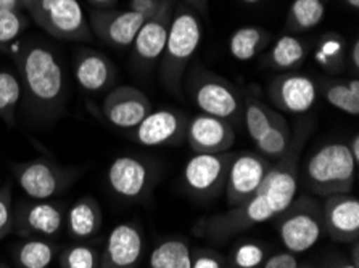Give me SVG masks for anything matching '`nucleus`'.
<instances>
[{
    "mask_svg": "<svg viewBox=\"0 0 359 268\" xmlns=\"http://www.w3.org/2000/svg\"><path fill=\"white\" fill-rule=\"evenodd\" d=\"M313 129L311 121L298 124L287 153L273 164L258 190L243 204L232 207L226 214L206 218L200 225L201 232L211 238L227 239L280 216L297 198L298 167Z\"/></svg>",
    "mask_w": 359,
    "mask_h": 268,
    "instance_id": "nucleus-1",
    "label": "nucleus"
},
{
    "mask_svg": "<svg viewBox=\"0 0 359 268\" xmlns=\"http://www.w3.org/2000/svg\"><path fill=\"white\" fill-rule=\"evenodd\" d=\"M21 95L26 106L41 119H55L67 101V79L58 55L46 43L31 41L16 53Z\"/></svg>",
    "mask_w": 359,
    "mask_h": 268,
    "instance_id": "nucleus-2",
    "label": "nucleus"
},
{
    "mask_svg": "<svg viewBox=\"0 0 359 268\" xmlns=\"http://www.w3.org/2000/svg\"><path fill=\"white\" fill-rule=\"evenodd\" d=\"M201 41L200 18L186 5H174L170 34L160 58V79L168 94H182V80Z\"/></svg>",
    "mask_w": 359,
    "mask_h": 268,
    "instance_id": "nucleus-3",
    "label": "nucleus"
},
{
    "mask_svg": "<svg viewBox=\"0 0 359 268\" xmlns=\"http://www.w3.org/2000/svg\"><path fill=\"white\" fill-rule=\"evenodd\" d=\"M358 164L348 145L327 143L320 146L304 164L303 180L308 190L320 198L351 193L356 180Z\"/></svg>",
    "mask_w": 359,
    "mask_h": 268,
    "instance_id": "nucleus-4",
    "label": "nucleus"
},
{
    "mask_svg": "<svg viewBox=\"0 0 359 268\" xmlns=\"http://www.w3.org/2000/svg\"><path fill=\"white\" fill-rule=\"evenodd\" d=\"M186 87L190 100L201 113L238 122L243 113V94L222 76L197 64L189 71Z\"/></svg>",
    "mask_w": 359,
    "mask_h": 268,
    "instance_id": "nucleus-5",
    "label": "nucleus"
},
{
    "mask_svg": "<svg viewBox=\"0 0 359 268\" xmlns=\"http://www.w3.org/2000/svg\"><path fill=\"white\" fill-rule=\"evenodd\" d=\"M29 18L47 34L68 42H90L92 31L78 0H26Z\"/></svg>",
    "mask_w": 359,
    "mask_h": 268,
    "instance_id": "nucleus-6",
    "label": "nucleus"
},
{
    "mask_svg": "<svg viewBox=\"0 0 359 268\" xmlns=\"http://www.w3.org/2000/svg\"><path fill=\"white\" fill-rule=\"evenodd\" d=\"M280 216V241L292 254L306 253L319 241L323 234V211L316 202L295 198Z\"/></svg>",
    "mask_w": 359,
    "mask_h": 268,
    "instance_id": "nucleus-7",
    "label": "nucleus"
},
{
    "mask_svg": "<svg viewBox=\"0 0 359 268\" xmlns=\"http://www.w3.org/2000/svg\"><path fill=\"white\" fill-rule=\"evenodd\" d=\"M12 171L21 190L37 201H46L60 195L78 177V171L65 169L46 157L15 164Z\"/></svg>",
    "mask_w": 359,
    "mask_h": 268,
    "instance_id": "nucleus-8",
    "label": "nucleus"
},
{
    "mask_svg": "<svg viewBox=\"0 0 359 268\" xmlns=\"http://www.w3.org/2000/svg\"><path fill=\"white\" fill-rule=\"evenodd\" d=\"M273 164L259 153L243 151L233 155L224 185L229 209L243 204L258 190Z\"/></svg>",
    "mask_w": 359,
    "mask_h": 268,
    "instance_id": "nucleus-9",
    "label": "nucleus"
},
{
    "mask_svg": "<svg viewBox=\"0 0 359 268\" xmlns=\"http://www.w3.org/2000/svg\"><path fill=\"white\" fill-rule=\"evenodd\" d=\"M174 0H166L158 13L144 21L133 42L134 66L139 71L151 69L160 62L165 50L174 12Z\"/></svg>",
    "mask_w": 359,
    "mask_h": 268,
    "instance_id": "nucleus-10",
    "label": "nucleus"
},
{
    "mask_svg": "<svg viewBox=\"0 0 359 268\" xmlns=\"http://www.w3.org/2000/svg\"><path fill=\"white\" fill-rule=\"evenodd\" d=\"M236 153L194 155L184 169L186 187L200 198H215L224 190L227 171Z\"/></svg>",
    "mask_w": 359,
    "mask_h": 268,
    "instance_id": "nucleus-11",
    "label": "nucleus"
},
{
    "mask_svg": "<svg viewBox=\"0 0 359 268\" xmlns=\"http://www.w3.org/2000/svg\"><path fill=\"white\" fill-rule=\"evenodd\" d=\"M316 80L298 73H280L268 84V97L284 113H308L318 100Z\"/></svg>",
    "mask_w": 359,
    "mask_h": 268,
    "instance_id": "nucleus-12",
    "label": "nucleus"
},
{
    "mask_svg": "<svg viewBox=\"0 0 359 268\" xmlns=\"http://www.w3.org/2000/svg\"><path fill=\"white\" fill-rule=\"evenodd\" d=\"M151 111V103L142 90L133 85H116L102 101V113L108 122L121 130H133Z\"/></svg>",
    "mask_w": 359,
    "mask_h": 268,
    "instance_id": "nucleus-13",
    "label": "nucleus"
},
{
    "mask_svg": "<svg viewBox=\"0 0 359 268\" xmlns=\"http://www.w3.org/2000/svg\"><path fill=\"white\" fill-rule=\"evenodd\" d=\"M189 118L176 109H156L130 130V136L142 146L176 145L186 139Z\"/></svg>",
    "mask_w": 359,
    "mask_h": 268,
    "instance_id": "nucleus-14",
    "label": "nucleus"
},
{
    "mask_svg": "<svg viewBox=\"0 0 359 268\" xmlns=\"http://www.w3.org/2000/svg\"><path fill=\"white\" fill-rule=\"evenodd\" d=\"M142 15L130 10H92L89 27L92 34L113 48H126L133 45L140 26L144 24Z\"/></svg>",
    "mask_w": 359,
    "mask_h": 268,
    "instance_id": "nucleus-15",
    "label": "nucleus"
},
{
    "mask_svg": "<svg viewBox=\"0 0 359 268\" xmlns=\"http://www.w3.org/2000/svg\"><path fill=\"white\" fill-rule=\"evenodd\" d=\"M186 140L195 155H217L232 150L236 132L231 122L201 113L189 119Z\"/></svg>",
    "mask_w": 359,
    "mask_h": 268,
    "instance_id": "nucleus-16",
    "label": "nucleus"
},
{
    "mask_svg": "<svg viewBox=\"0 0 359 268\" xmlns=\"http://www.w3.org/2000/svg\"><path fill=\"white\" fill-rule=\"evenodd\" d=\"M154 167L135 156H119L108 167L107 180L118 196L140 199L149 193L154 183Z\"/></svg>",
    "mask_w": 359,
    "mask_h": 268,
    "instance_id": "nucleus-17",
    "label": "nucleus"
},
{
    "mask_svg": "<svg viewBox=\"0 0 359 268\" xmlns=\"http://www.w3.org/2000/svg\"><path fill=\"white\" fill-rule=\"evenodd\" d=\"M74 78L81 89L89 94L110 92L116 87L118 68L110 57L94 48H81L73 59Z\"/></svg>",
    "mask_w": 359,
    "mask_h": 268,
    "instance_id": "nucleus-18",
    "label": "nucleus"
},
{
    "mask_svg": "<svg viewBox=\"0 0 359 268\" xmlns=\"http://www.w3.org/2000/svg\"><path fill=\"white\" fill-rule=\"evenodd\" d=\"M323 225L332 239L355 243L359 238V199L350 193L324 198Z\"/></svg>",
    "mask_w": 359,
    "mask_h": 268,
    "instance_id": "nucleus-19",
    "label": "nucleus"
},
{
    "mask_svg": "<svg viewBox=\"0 0 359 268\" xmlns=\"http://www.w3.org/2000/svg\"><path fill=\"white\" fill-rule=\"evenodd\" d=\"M144 254V237L133 223H119L108 234L99 268H137Z\"/></svg>",
    "mask_w": 359,
    "mask_h": 268,
    "instance_id": "nucleus-20",
    "label": "nucleus"
},
{
    "mask_svg": "<svg viewBox=\"0 0 359 268\" xmlns=\"http://www.w3.org/2000/svg\"><path fill=\"white\" fill-rule=\"evenodd\" d=\"M62 206L48 201H37L25 204L15 214L13 232L21 238L55 237L63 227Z\"/></svg>",
    "mask_w": 359,
    "mask_h": 268,
    "instance_id": "nucleus-21",
    "label": "nucleus"
},
{
    "mask_svg": "<svg viewBox=\"0 0 359 268\" xmlns=\"http://www.w3.org/2000/svg\"><path fill=\"white\" fill-rule=\"evenodd\" d=\"M308 55V43L298 36L285 34L277 39L273 45L268 47V52L263 55L264 68L290 73L302 66Z\"/></svg>",
    "mask_w": 359,
    "mask_h": 268,
    "instance_id": "nucleus-22",
    "label": "nucleus"
},
{
    "mask_svg": "<svg viewBox=\"0 0 359 268\" xmlns=\"http://www.w3.org/2000/svg\"><path fill=\"white\" fill-rule=\"evenodd\" d=\"M103 216L94 196H83L69 207L67 216L68 232L74 239H89L100 232Z\"/></svg>",
    "mask_w": 359,
    "mask_h": 268,
    "instance_id": "nucleus-23",
    "label": "nucleus"
},
{
    "mask_svg": "<svg viewBox=\"0 0 359 268\" xmlns=\"http://www.w3.org/2000/svg\"><path fill=\"white\" fill-rule=\"evenodd\" d=\"M318 94L323 95L332 106L340 109L350 116L359 114V80L319 78L316 80Z\"/></svg>",
    "mask_w": 359,
    "mask_h": 268,
    "instance_id": "nucleus-24",
    "label": "nucleus"
},
{
    "mask_svg": "<svg viewBox=\"0 0 359 268\" xmlns=\"http://www.w3.org/2000/svg\"><path fill=\"white\" fill-rule=\"evenodd\" d=\"M273 43V34L259 26L238 27L229 37V52L237 62H250Z\"/></svg>",
    "mask_w": 359,
    "mask_h": 268,
    "instance_id": "nucleus-25",
    "label": "nucleus"
},
{
    "mask_svg": "<svg viewBox=\"0 0 359 268\" xmlns=\"http://www.w3.org/2000/svg\"><path fill=\"white\" fill-rule=\"evenodd\" d=\"M242 118L245 119V127L250 139L257 141L271 125L279 121L282 114L264 103L259 97L250 94H243V113Z\"/></svg>",
    "mask_w": 359,
    "mask_h": 268,
    "instance_id": "nucleus-26",
    "label": "nucleus"
},
{
    "mask_svg": "<svg viewBox=\"0 0 359 268\" xmlns=\"http://www.w3.org/2000/svg\"><path fill=\"white\" fill-rule=\"evenodd\" d=\"M346 53L348 45L344 37L337 32H325L314 45L313 57L325 73L340 74L346 68Z\"/></svg>",
    "mask_w": 359,
    "mask_h": 268,
    "instance_id": "nucleus-27",
    "label": "nucleus"
},
{
    "mask_svg": "<svg viewBox=\"0 0 359 268\" xmlns=\"http://www.w3.org/2000/svg\"><path fill=\"white\" fill-rule=\"evenodd\" d=\"M324 0H293L287 13V29L293 34L311 31L325 18Z\"/></svg>",
    "mask_w": 359,
    "mask_h": 268,
    "instance_id": "nucleus-28",
    "label": "nucleus"
},
{
    "mask_svg": "<svg viewBox=\"0 0 359 268\" xmlns=\"http://www.w3.org/2000/svg\"><path fill=\"white\" fill-rule=\"evenodd\" d=\"M57 251V246L47 239L31 238L16 246L13 257L20 268H48L55 259Z\"/></svg>",
    "mask_w": 359,
    "mask_h": 268,
    "instance_id": "nucleus-29",
    "label": "nucleus"
},
{
    "mask_svg": "<svg viewBox=\"0 0 359 268\" xmlns=\"http://www.w3.org/2000/svg\"><path fill=\"white\" fill-rule=\"evenodd\" d=\"M293 130L282 116L279 121L274 122L266 132L259 136L257 141H253L258 153L271 162L279 161L285 155L288 146L292 143Z\"/></svg>",
    "mask_w": 359,
    "mask_h": 268,
    "instance_id": "nucleus-30",
    "label": "nucleus"
},
{
    "mask_svg": "<svg viewBox=\"0 0 359 268\" xmlns=\"http://www.w3.org/2000/svg\"><path fill=\"white\" fill-rule=\"evenodd\" d=\"M151 268H190L192 251L184 239L170 238L161 241L150 255Z\"/></svg>",
    "mask_w": 359,
    "mask_h": 268,
    "instance_id": "nucleus-31",
    "label": "nucleus"
},
{
    "mask_svg": "<svg viewBox=\"0 0 359 268\" xmlns=\"http://www.w3.org/2000/svg\"><path fill=\"white\" fill-rule=\"evenodd\" d=\"M21 98L20 78L7 69H0V119L7 125H13Z\"/></svg>",
    "mask_w": 359,
    "mask_h": 268,
    "instance_id": "nucleus-32",
    "label": "nucleus"
},
{
    "mask_svg": "<svg viewBox=\"0 0 359 268\" xmlns=\"http://www.w3.org/2000/svg\"><path fill=\"white\" fill-rule=\"evenodd\" d=\"M28 26L29 18L23 12L0 10V52L12 50Z\"/></svg>",
    "mask_w": 359,
    "mask_h": 268,
    "instance_id": "nucleus-33",
    "label": "nucleus"
},
{
    "mask_svg": "<svg viewBox=\"0 0 359 268\" xmlns=\"http://www.w3.org/2000/svg\"><path fill=\"white\" fill-rule=\"evenodd\" d=\"M100 249L92 244L68 246L60 254L62 268H99Z\"/></svg>",
    "mask_w": 359,
    "mask_h": 268,
    "instance_id": "nucleus-34",
    "label": "nucleus"
},
{
    "mask_svg": "<svg viewBox=\"0 0 359 268\" xmlns=\"http://www.w3.org/2000/svg\"><path fill=\"white\" fill-rule=\"evenodd\" d=\"M266 251L258 243L238 244L231 255L232 268H259L264 264Z\"/></svg>",
    "mask_w": 359,
    "mask_h": 268,
    "instance_id": "nucleus-35",
    "label": "nucleus"
},
{
    "mask_svg": "<svg viewBox=\"0 0 359 268\" xmlns=\"http://www.w3.org/2000/svg\"><path fill=\"white\" fill-rule=\"evenodd\" d=\"M15 212H13V196H12V185L5 182L0 188V241L8 237L13 232Z\"/></svg>",
    "mask_w": 359,
    "mask_h": 268,
    "instance_id": "nucleus-36",
    "label": "nucleus"
},
{
    "mask_svg": "<svg viewBox=\"0 0 359 268\" xmlns=\"http://www.w3.org/2000/svg\"><path fill=\"white\" fill-rule=\"evenodd\" d=\"M190 268H224V260L219 254L210 249H200L192 255V267Z\"/></svg>",
    "mask_w": 359,
    "mask_h": 268,
    "instance_id": "nucleus-37",
    "label": "nucleus"
},
{
    "mask_svg": "<svg viewBox=\"0 0 359 268\" xmlns=\"http://www.w3.org/2000/svg\"><path fill=\"white\" fill-rule=\"evenodd\" d=\"M166 0H129L130 12L142 15L144 18H150L160 12Z\"/></svg>",
    "mask_w": 359,
    "mask_h": 268,
    "instance_id": "nucleus-38",
    "label": "nucleus"
},
{
    "mask_svg": "<svg viewBox=\"0 0 359 268\" xmlns=\"http://www.w3.org/2000/svg\"><path fill=\"white\" fill-rule=\"evenodd\" d=\"M263 268H298V260L295 254L292 253H279L263 264Z\"/></svg>",
    "mask_w": 359,
    "mask_h": 268,
    "instance_id": "nucleus-39",
    "label": "nucleus"
},
{
    "mask_svg": "<svg viewBox=\"0 0 359 268\" xmlns=\"http://www.w3.org/2000/svg\"><path fill=\"white\" fill-rule=\"evenodd\" d=\"M346 64L351 68V73L358 78L359 73V37L356 36L355 41H353V45L348 48L346 53Z\"/></svg>",
    "mask_w": 359,
    "mask_h": 268,
    "instance_id": "nucleus-40",
    "label": "nucleus"
},
{
    "mask_svg": "<svg viewBox=\"0 0 359 268\" xmlns=\"http://www.w3.org/2000/svg\"><path fill=\"white\" fill-rule=\"evenodd\" d=\"M26 0H0V10H10V12H25Z\"/></svg>",
    "mask_w": 359,
    "mask_h": 268,
    "instance_id": "nucleus-41",
    "label": "nucleus"
},
{
    "mask_svg": "<svg viewBox=\"0 0 359 268\" xmlns=\"http://www.w3.org/2000/svg\"><path fill=\"white\" fill-rule=\"evenodd\" d=\"M94 10H110L116 5L118 0H87Z\"/></svg>",
    "mask_w": 359,
    "mask_h": 268,
    "instance_id": "nucleus-42",
    "label": "nucleus"
},
{
    "mask_svg": "<svg viewBox=\"0 0 359 268\" xmlns=\"http://www.w3.org/2000/svg\"><path fill=\"white\" fill-rule=\"evenodd\" d=\"M348 150H350L353 160L356 164H359V135L355 134L351 136V141L348 143Z\"/></svg>",
    "mask_w": 359,
    "mask_h": 268,
    "instance_id": "nucleus-43",
    "label": "nucleus"
},
{
    "mask_svg": "<svg viewBox=\"0 0 359 268\" xmlns=\"http://www.w3.org/2000/svg\"><path fill=\"white\" fill-rule=\"evenodd\" d=\"M184 3L189 5V8L198 10V12L205 13L206 12V5H208V0H184Z\"/></svg>",
    "mask_w": 359,
    "mask_h": 268,
    "instance_id": "nucleus-44",
    "label": "nucleus"
},
{
    "mask_svg": "<svg viewBox=\"0 0 359 268\" xmlns=\"http://www.w3.org/2000/svg\"><path fill=\"white\" fill-rule=\"evenodd\" d=\"M353 265L359 268V259H358V241H355V246H353Z\"/></svg>",
    "mask_w": 359,
    "mask_h": 268,
    "instance_id": "nucleus-45",
    "label": "nucleus"
},
{
    "mask_svg": "<svg viewBox=\"0 0 359 268\" xmlns=\"http://www.w3.org/2000/svg\"><path fill=\"white\" fill-rule=\"evenodd\" d=\"M345 3L353 10H359V0H345Z\"/></svg>",
    "mask_w": 359,
    "mask_h": 268,
    "instance_id": "nucleus-46",
    "label": "nucleus"
},
{
    "mask_svg": "<svg viewBox=\"0 0 359 268\" xmlns=\"http://www.w3.org/2000/svg\"><path fill=\"white\" fill-rule=\"evenodd\" d=\"M335 268H358V267L353 265L351 262H341V264L339 267H335Z\"/></svg>",
    "mask_w": 359,
    "mask_h": 268,
    "instance_id": "nucleus-47",
    "label": "nucleus"
},
{
    "mask_svg": "<svg viewBox=\"0 0 359 268\" xmlns=\"http://www.w3.org/2000/svg\"><path fill=\"white\" fill-rule=\"evenodd\" d=\"M241 2H243L245 5H257L261 2V0H241Z\"/></svg>",
    "mask_w": 359,
    "mask_h": 268,
    "instance_id": "nucleus-48",
    "label": "nucleus"
},
{
    "mask_svg": "<svg viewBox=\"0 0 359 268\" xmlns=\"http://www.w3.org/2000/svg\"><path fill=\"white\" fill-rule=\"evenodd\" d=\"M0 268H8V267H2V265H0Z\"/></svg>",
    "mask_w": 359,
    "mask_h": 268,
    "instance_id": "nucleus-49",
    "label": "nucleus"
}]
</instances>
